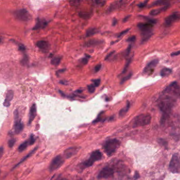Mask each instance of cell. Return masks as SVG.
Instances as JSON below:
<instances>
[{"mask_svg": "<svg viewBox=\"0 0 180 180\" xmlns=\"http://www.w3.org/2000/svg\"><path fill=\"white\" fill-rule=\"evenodd\" d=\"M177 98L167 95L162 94L159 98L158 106L161 111H162L163 115L169 117L172 110L174 107Z\"/></svg>", "mask_w": 180, "mask_h": 180, "instance_id": "cell-1", "label": "cell"}, {"mask_svg": "<svg viewBox=\"0 0 180 180\" xmlns=\"http://www.w3.org/2000/svg\"><path fill=\"white\" fill-rule=\"evenodd\" d=\"M137 27L140 29L141 34V42L143 44L147 42L153 34V25L148 22H140L137 24Z\"/></svg>", "mask_w": 180, "mask_h": 180, "instance_id": "cell-2", "label": "cell"}, {"mask_svg": "<svg viewBox=\"0 0 180 180\" xmlns=\"http://www.w3.org/2000/svg\"><path fill=\"white\" fill-rule=\"evenodd\" d=\"M103 157V154L101 153L100 150H96L92 152L90 154L89 159L87 160L83 161L79 165V169L81 170H83L87 167L93 166V163L95 162L101 160Z\"/></svg>", "mask_w": 180, "mask_h": 180, "instance_id": "cell-3", "label": "cell"}, {"mask_svg": "<svg viewBox=\"0 0 180 180\" xmlns=\"http://www.w3.org/2000/svg\"><path fill=\"white\" fill-rule=\"evenodd\" d=\"M120 145V142L117 139H110L106 140L103 145L105 152L108 156H111L116 152Z\"/></svg>", "mask_w": 180, "mask_h": 180, "instance_id": "cell-4", "label": "cell"}, {"mask_svg": "<svg viewBox=\"0 0 180 180\" xmlns=\"http://www.w3.org/2000/svg\"><path fill=\"white\" fill-rule=\"evenodd\" d=\"M162 94L178 98L180 96V86L179 83L177 81H173L170 83L163 91Z\"/></svg>", "mask_w": 180, "mask_h": 180, "instance_id": "cell-5", "label": "cell"}, {"mask_svg": "<svg viewBox=\"0 0 180 180\" xmlns=\"http://www.w3.org/2000/svg\"><path fill=\"white\" fill-rule=\"evenodd\" d=\"M151 116L148 114H143L137 116L133 120L134 128L144 126L150 124L151 122Z\"/></svg>", "mask_w": 180, "mask_h": 180, "instance_id": "cell-6", "label": "cell"}, {"mask_svg": "<svg viewBox=\"0 0 180 180\" xmlns=\"http://www.w3.org/2000/svg\"><path fill=\"white\" fill-rule=\"evenodd\" d=\"M169 170L172 173H180V159L177 154H174L172 157L169 164Z\"/></svg>", "mask_w": 180, "mask_h": 180, "instance_id": "cell-7", "label": "cell"}, {"mask_svg": "<svg viewBox=\"0 0 180 180\" xmlns=\"http://www.w3.org/2000/svg\"><path fill=\"white\" fill-rule=\"evenodd\" d=\"M14 130L16 134H20L24 130V125L19 117L18 110H15L14 112Z\"/></svg>", "mask_w": 180, "mask_h": 180, "instance_id": "cell-8", "label": "cell"}, {"mask_svg": "<svg viewBox=\"0 0 180 180\" xmlns=\"http://www.w3.org/2000/svg\"><path fill=\"white\" fill-rule=\"evenodd\" d=\"M64 163L63 157L60 155L55 157L54 159L51 162L49 165V170L50 172H53L54 171L58 169L59 167L62 165Z\"/></svg>", "mask_w": 180, "mask_h": 180, "instance_id": "cell-9", "label": "cell"}, {"mask_svg": "<svg viewBox=\"0 0 180 180\" xmlns=\"http://www.w3.org/2000/svg\"><path fill=\"white\" fill-rule=\"evenodd\" d=\"M114 170L110 167H106L100 171L98 175V179H107L113 176Z\"/></svg>", "mask_w": 180, "mask_h": 180, "instance_id": "cell-10", "label": "cell"}, {"mask_svg": "<svg viewBox=\"0 0 180 180\" xmlns=\"http://www.w3.org/2000/svg\"><path fill=\"white\" fill-rule=\"evenodd\" d=\"M14 15L17 19L22 21H28L31 18V15L29 12L24 9L17 10L14 12Z\"/></svg>", "mask_w": 180, "mask_h": 180, "instance_id": "cell-11", "label": "cell"}, {"mask_svg": "<svg viewBox=\"0 0 180 180\" xmlns=\"http://www.w3.org/2000/svg\"><path fill=\"white\" fill-rule=\"evenodd\" d=\"M180 19V14L179 12H174L169 16L167 17L165 19L164 26L166 27H170L175 22H177Z\"/></svg>", "mask_w": 180, "mask_h": 180, "instance_id": "cell-12", "label": "cell"}, {"mask_svg": "<svg viewBox=\"0 0 180 180\" xmlns=\"http://www.w3.org/2000/svg\"><path fill=\"white\" fill-rule=\"evenodd\" d=\"M159 62V60L158 59H153L148 63H147L146 66L145 67L143 70V73L147 75H151L153 73L155 67Z\"/></svg>", "mask_w": 180, "mask_h": 180, "instance_id": "cell-13", "label": "cell"}, {"mask_svg": "<svg viewBox=\"0 0 180 180\" xmlns=\"http://www.w3.org/2000/svg\"><path fill=\"white\" fill-rule=\"evenodd\" d=\"M125 3H126V2L124 1H118L114 2L110 4L109 7H108V10H107L108 12L111 13L115 11H116L123 7Z\"/></svg>", "mask_w": 180, "mask_h": 180, "instance_id": "cell-14", "label": "cell"}, {"mask_svg": "<svg viewBox=\"0 0 180 180\" xmlns=\"http://www.w3.org/2000/svg\"><path fill=\"white\" fill-rule=\"evenodd\" d=\"M78 151V148L76 147H72L66 149L64 152V156L66 159H69L76 155Z\"/></svg>", "mask_w": 180, "mask_h": 180, "instance_id": "cell-15", "label": "cell"}, {"mask_svg": "<svg viewBox=\"0 0 180 180\" xmlns=\"http://www.w3.org/2000/svg\"><path fill=\"white\" fill-rule=\"evenodd\" d=\"M14 96L13 91L12 90L7 91L5 99L4 101L3 105L5 107H9L11 105V101L13 99Z\"/></svg>", "mask_w": 180, "mask_h": 180, "instance_id": "cell-16", "label": "cell"}, {"mask_svg": "<svg viewBox=\"0 0 180 180\" xmlns=\"http://www.w3.org/2000/svg\"><path fill=\"white\" fill-rule=\"evenodd\" d=\"M37 115V106L35 103L32 105V106L30 108V115L29 119V124L30 125L34 120L35 117Z\"/></svg>", "mask_w": 180, "mask_h": 180, "instance_id": "cell-17", "label": "cell"}, {"mask_svg": "<svg viewBox=\"0 0 180 180\" xmlns=\"http://www.w3.org/2000/svg\"><path fill=\"white\" fill-rule=\"evenodd\" d=\"M169 5H166L164 7H162L161 8H159V9H153V10H151L150 12V14L152 16H156L158 15L159 14L163 12L166 11L169 7Z\"/></svg>", "mask_w": 180, "mask_h": 180, "instance_id": "cell-18", "label": "cell"}, {"mask_svg": "<svg viewBox=\"0 0 180 180\" xmlns=\"http://www.w3.org/2000/svg\"><path fill=\"white\" fill-rule=\"evenodd\" d=\"M103 41L101 40L93 39L86 42L85 44V46L87 47H96L103 44Z\"/></svg>", "mask_w": 180, "mask_h": 180, "instance_id": "cell-19", "label": "cell"}, {"mask_svg": "<svg viewBox=\"0 0 180 180\" xmlns=\"http://www.w3.org/2000/svg\"><path fill=\"white\" fill-rule=\"evenodd\" d=\"M37 47L39 49L43 50H47L49 47V44L48 42L46 41H39L37 43Z\"/></svg>", "mask_w": 180, "mask_h": 180, "instance_id": "cell-20", "label": "cell"}, {"mask_svg": "<svg viewBox=\"0 0 180 180\" xmlns=\"http://www.w3.org/2000/svg\"><path fill=\"white\" fill-rule=\"evenodd\" d=\"M130 102L128 100H127L125 107L123 108L120 111V113H119L120 116L122 117H124L126 114L128 112V110L130 109Z\"/></svg>", "mask_w": 180, "mask_h": 180, "instance_id": "cell-21", "label": "cell"}, {"mask_svg": "<svg viewBox=\"0 0 180 180\" xmlns=\"http://www.w3.org/2000/svg\"><path fill=\"white\" fill-rule=\"evenodd\" d=\"M170 2L167 1H162V0H158L154 1L151 4L149 7H155V6H159V5H169Z\"/></svg>", "mask_w": 180, "mask_h": 180, "instance_id": "cell-22", "label": "cell"}, {"mask_svg": "<svg viewBox=\"0 0 180 180\" xmlns=\"http://www.w3.org/2000/svg\"><path fill=\"white\" fill-rule=\"evenodd\" d=\"M47 26V22L46 21L38 19V21H37V24H36L35 27L34 28V29L37 30L38 29H42V28H45Z\"/></svg>", "mask_w": 180, "mask_h": 180, "instance_id": "cell-23", "label": "cell"}, {"mask_svg": "<svg viewBox=\"0 0 180 180\" xmlns=\"http://www.w3.org/2000/svg\"><path fill=\"white\" fill-rule=\"evenodd\" d=\"M38 147H36V148H34L33 150H32L30 153H29L27 155V156H26L24 157V158H23V159H22V160L19 163L17 164V165H16L15 167H14V168H13V169H14L15 168L17 167H18L20 164H21V163H22L24 162L25 161L27 160L29 157H30V156H32V155H33V154H34V153L36 151H37V150H38Z\"/></svg>", "mask_w": 180, "mask_h": 180, "instance_id": "cell-24", "label": "cell"}, {"mask_svg": "<svg viewBox=\"0 0 180 180\" xmlns=\"http://www.w3.org/2000/svg\"><path fill=\"white\" fill-rule=\"evenodd\" d=\"M172 73V70L168 68H164L161 70L160 75L162 77H168Z\"/></svg>", "mask_w": 180, "mask_h": 180, "instance_id": "cell-25", "label": "cell"}, {"mask_svg": "<svg viewBox=\"0 0 180 180\" xmlns=\"http://www.w3.org/2000/svg\"><path fill=\"white\" fill-rule=\"evenodd\" d=\"M97 32H98V31H97V29H96L95 28H90L86 30V37H91V36H94L95 34H96Z\"/></svg>", "mask_w": 180, "mask_h": 180, "instance_id": "cell-26", "label": "cell"}, {"mask_svg": "<svg viewBox=\"0 0 180 180\" xmlns=\"http://www.w3.org/2000/svg\"><path fill=\"white\" fill-rule=\"evenodd\" d=\"M29 145V141H28V140L24 142L23 143L20 144V146L18 147V151H19V152H23V151H24V150H25L27 148Z\"/></svg>", "mask_w": 180, "mask_h": 180, "instance_id": "cell-27", "label": "cell"}, {"mask_svg": "<svg viewBox=\"0 0 180 180\" xmlns=\"http://www.w3.org/2000/svg\"><path fill=\"white\" fill-rule=\"evenodd\" d=\"M79 15L80 17L83 19H88L91 17V12H80L79 13Z\"/></svg>", "mask_w": 180, "mask_h": 180, "instance_id": "cell-28", "label": "cell"}, {"mask_svg": "<svg viewBox=\"0 0 180 180\" xmlns=\"http://www.w3.org/2000/svg\"><path fill=\"white\" fill-rule=\"evenodd\" d=\"M140 17H141L142 18H143L144 20H146L147 22H148V23H150V24H156L157 20L154 19L150 18L148 17H146L144 15H140Z\"/></svg>", "mask_w": 180, "mask_h": 180, "instance_id": "cell-29", "label": "cell"}, {"mask_svg": "<svg viewBox=\"0 0 180 180\" xmlns=\"http://www.w3.org/2000/svg\"><path fill=\"white\" fill-rule=\"evenodd\" d=\"M132 58H130V59H128V60H127L126 63H125V65L124 67L123 70L122 71V73H121V75H123V74H124V73H126L127 70L128 69V67L130 66V63L132 62Z\"/></svg>", "mask_w": 180, "mask_h": 180, "instance_id": "cell-30", "label": "cell"}, {"mask_svg": "<svg viewBox=\"0 0 180 180\" xmlns=\"http://www.w3.org/2000/svg\"><path fill=\"white\" fill-rule=\"evenodd\" d=\"M61 60V57H54L51 61V63L54 66H58L60 63Z\"/></svg>", "mask_w": 180, "mask_h": 180, "instance_id": "cell-31", "label": "cell"}, {"mask_svg": "<svg viewBox=\"0 0 180 180\" xmlns=\"http://www.w3.org/2000/svg\"><path fill=\"white\" fill-rule=\"evenodd\" d=\"M132 75H133V73H132V72H130V73H128V74L126 76L123 77V78L121 79V80H120V84L122 85V84L125 83L127 80H129L130 79V78L132 77Z\"/></svg>", "mask_w": 180, "mask_h": 180, "instance_id": "cell-32", "label": "cell"}, {"mask_svg": "<svg viewBox=\"0 0 180 180\" xmlns=\"http://www.w3.org/2000/svg\"><path fill=\"white\" fill-rule=\"evenodd\" d=\"M93 4L98 7H103L106 3V1H93Z\"/></svg>", "mask_w": 180, "mask_h": 180, "instance_id": "cell-33", "label": "cell"}, {"mask_svg": "<svg viewBox=\"0 0 180 180\" xmlns=\"http://www.w3.org/2000/svg\"><path fill=\"white\" fill-rule=\"evenodd\" d=\"M158 142H159V143L161 145L164 147L165 148L167 149V140L162 139V138H159L158 140Z\"/></svg>", "mask_w": 180, "mask_h": 180, "instance_id": "cell-34", "label": "cell"}, {"mask_svg": "<svg viewBox=\"0 0 180 180\" xmlns=\"http://www.w3.org/2000/svg\"><path fill=\"white\" fill-rule=\"evenodd\" d=\"M88 90L90 93H93L95 91L96 87L93 85V84H90L87 86Z\"/></svg>", "mask_w": 180, "mask_h": 180, "instance_id": "cell-35", "label": "cell"}, {"mask_svg": "<svg viewBox=\"0 0 180 180\" xmlns=\"http://www.w3.org/2000/svg\"><path fill=\"white\" fill-rule=\"evenodd\" d=\"M28 141H29V145H32L33 144H34L35 142H36V138L34 137V136L33 134L31 135L30 138H29V140H28Z\"/></svg>", "mask_w": 180, "mask_h": 180, "instance_id": "cell-36", "label": "cell"}, {"mask_svg": "<svg viewBox=\"0 0 180 180\" xmlns=\"http://www.w3.org/2000/svg\"><path fill=\"white\" fill-rule=\"evenodd\" d=\"M16 142V140L15 138H12L8 141V146L10 148L13 146Z\"/></svg>", "mask_w": 180, "mask_h": 180, "instance_id": "cell-37", "label": "cell"}, {"mask_svg": "<svg viewBox=\"0 0 180 180\" xmlns=\"http://www.w3.org/2000/svg\"><path fill=\"white\" fill-rule=\"evenodd\" d=\"M91 81L93 83V85L95 86V87H97L100 85L101 80L100 79H96L91 80Z\"/></svg>", "mask_w": 180, "mask_h": 180, "instance_id": "cell-38", "label": "cell"}, {"mask_svg": "<svg viewBox=\"0 0 180 180\" xmlns=\"http://www.w3.org/2000/svg\"><path fill=\"white\" fill-rule=\"evenodd\" d=\"M130 30V29H127L126 30H124L123 31H122L120 34H118V35L117 36V38H120V37H123L125 34H126L128 32V31Z\"/></svg>", "mask_w": 180, "mask_h": 180, "instance_id": "cell-39", "label": "cell"}, {"mask_svg": "<svg viewBox=\"0 0 180 180\" xmlns=\"http://www.w3.org/2000/svg\"><path fill=\"white\" fill-rule=\"evenodd\" d=\"M132 44H129V46L127 47V48L126 50V51H125V54L126 57H128L130 55V51L132 50Z\"/></svg>", "mask_w": 180, "mask_h": 180, "instance_id": "cell-40", "label": "cell"}, {"mask_svg": "<svg viewBox=\"0 0 180 180\" xmlns=\"http://www.w3.org/2000/svg\"><path fill=\"white\" fill-rule=\"evenodd\" d=\"M103 111H102L101 113H100L99 114V115L97 116V118L93 121V123H98V122H99L101 121V120H102V115H103Z\"/></svg>", "mask_w": 180, "mask_h": 180, "instance_id": "cell-41", "label": "cell"}, {"mask_svg": "<svg viewBox=\"0 0 180 180\" xmlns=\"http://www.w3.org/2000/svg\"><path fill=\"white\" fill-rule=\"evenodd\" d=\"M126 41L128 42H134L136 41V36H132L131 37H129L127 39Z\"/></svg>", "mask_w": 180, "mask_h": 180, "instance_id": "cell-42", "label": "cell"}, {"mask_svg": "<svg viewBox=\"0 0 180 180\" xmlns=\"http://www.w3.org/2000/svg\"><path fill=\"white\" fill-rule=\"evenodd\" d=\"M148 2V1H144L143 2H141L140 3L138 4L137 5V6L139 7L140 8H144V7H145L146 6Z\"/></svg>", "mask_w": 180, "mask_h": 180, "instance_id": "cell-43", "label": "cell"}, {"mask_svg": "<svg viewBox=\"0 0 180 180\" xmlns=\"http://www.w3.org/2000/svg\"><path fill=\"white\" fill-rule=\"evenodd\" d=\"M101 63H99V64H97V65L95 67V68H94V71H95V73H98V72L101 69Z\"/></svg>", "mask_w": 180, "mask_h": 180, "instance_id": "cell-44", "label": "cell"}, {"mask_svg": "<svg viewBox=\"0 0 180 180\" xmlns=\"http://www.w3.org/2000/svg\"><path fill=\"white\" fill-rule=\"evenodd\" d=\"M88 60H89V59L87 58V57H86V58H82L80 60V62L82 64H83V65H86L88 62Z\"/></svg>", "mask_w": 180, "mask_h": 180, "instance_id": "cell-45", "label": "cell"}, {"mask_svg": "<svg viewBox=\"0 0 180 180\" xmlns=\"http://www.w3.org/2000/svg\"><path fill=\"white\" fill-rule=\"evenodd\" d=\"M80 2H81V1H70V2L71 5H73V6L78 5Z\"/></svg>", "mask_w": 180, "mask_h": 180, "instance_id": "cell-46", "label": "cell"}, {"mask_svg": "<svg viewBox=\"0 0 180 180\" xmlns=\"http://www.w3.org/2000/svg\"><path fill=\"white\" fill-rule=\"evenodd\" d=\"M115 53V51H113L110 52V53L108 54L107 56L106 57V58H105V60H108V59L110 58V57H111Z\"/></svg>", "mask_w": 180, "mask_h": 180, "instance_id": "cell-47", "label": "cell"}, {"mask_svg": "<svg viewBox=\"0 0 180 180\" xmlns=\"http://www.w3.org/2000/svg\"><path fill=\"white\" fill-rule=\"evenodd\" d=\"M180 51H177V52H174L172 53V54H171V56H172V57H174V56H179V55L180 54Z\"/></svg>", "mask_w": 180, "mask_h": 180, "instance_id": "cell-48", "label": "cell"}, {"mask_svg": "<svg viewBox=\"0 0 180 180\" xmlns=\"http://www.w3.org/2000/svg\"><path fill=\"white\" fill-rule=\"evenodd\" d=\"M139 177H140V174L138 173V172H135V174H134V179L135 180H137V179H138Z\"/></svg>", "mask_w": 180, "mask_h": 180, "instance_id": "cell-49", "label": "cell"}, {"mask_svg": "<svg viewBox=\"0 0 180 180\" xmlns=\"http://www.w3.org/2000/svg\"><path fill=\"white\" fill-rule=\"evenodd\" d=\"M4 153V148L3 147H0V159L3 156Z\"/></svg>", "mask_w": 180, "mask_h": 180, "instance_id": "cell-50", "label": "cell"}, {"mask_svg": "<svg viewBox=\"0 0 180 180\" xmlns=\"http://www.w3.org/2000/svg\"><path fill=\"white\" fill-rule=\"evenodd\" d=\"M117 24V20L116 18H114L113 20V22H112V26H115Z\"/></svg>", "mask_w": 180, "mask_h": 180, "instance_id": "cell-51", "label": "cell"}, {"mask_svg": "<svg viewBox=\"0 0 180 180\" xmlns=\"http://www.w3.org/2000/svg\"><path fill=\"white\" fill-rule=\"evenodd\" d=\"M130 15H127L126 17H125L123 19L124 22H127L128 20H129V19L130 18Z\"/></svg>", "mask_w": 180, "mask_h": 180, "instance_id": "cell-52", "label": "cell"}, {"mask_svg": "<svg viewBox=\"0 0 180 180\" xmlns=\"http://www.w3.org/2000/svg\"><path fill=\"white\" fill-rule=\"evenodd\" d=\"M60 83L61 84H63V85H67V81H64V80H61L60 81Z\"/></svg>", "mask_w": 180, "mask_h": 180, "instance_id": "cell-53", "label": "cell"}, {"mask_svg": "<svg viewBox=\"0 0 180 180\" xmlns=\"http://www.w3.org/2000/svg\"><path fill=\"white\" fill-rule=\"evenodd\" d=\"M66 70V69H61V70H59L57 71V73H63L65 70Z\"/></svg>", "mask_w": 180, "mask_h": 180, "instance_id": "cell-54", "label": "cell"}, {"mask_svg": "<svg viewBox=\"0 0 180 180\" xmlns=\"http://www.w3.org/2000/svg\"><path fill=\"white\" fill-rule=\"evenodd\" d=\"M83 90H80V89H78V90H76V91L75 92H76V93H81L83 92Z\"/></svg>", "mask_w": 180, "mask_h": 180, "instance_id": "cell-55", "label": "cell"}, {"mask_svg": "<svg viewBox=\"0 0 180 180\" xmlns=\"http://www.w3.org/2000/svg\"><path fill=\"white\" fill-rule=\"evenodd\" d=\"M67 180V179H61V180Z\"/></svg>", "mask_w": 180, "mask_h": 180, "instance_id": "cell-56", "label": "cell"}, {"mask_svg": "<svg viewBox=\"0 0 180 180\" xmlns=\"http://www.w3.org/2000/svg\"><path fill=\"white\" fill-rule=\"evenodd\" d=\"M1 39H0V42H1Z\"/></svg>", "mask_w": 180, "mask_h": 180, "instance_id": "cell-57", "label": "cell"}, {"mask_svg": "<svg viewBox=\"0 0 180 180\" xmlns=\"http://www.w3.org/2000/svg\"><path fill=\"white\" fill-rule=\"evenodd\" d=\"M0 174H1V171H0Z\"/></svg>", "mask_w": 180, "mask_h": 180, "instance_id": "cell-58", "label": "cell"}, {"mask_svg": "<svg viewBox=\"0 0 180 180\" xmlns=\"http://www.w3.org/2000/svg\"></svg>", "mask_w": 180, "mask_h": 180, "instance_id": "cell-59", "label": "cell"}]
</instances>
